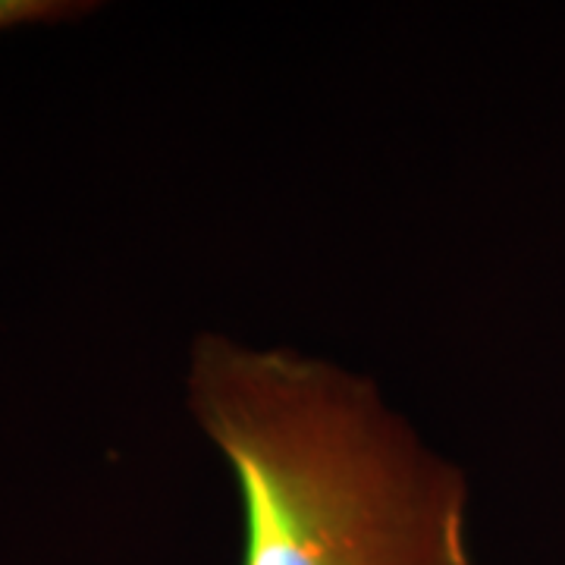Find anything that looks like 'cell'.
I'll list each match as a JSON object with an SVG mask.
<instances>
[{"label": "cell", "mask_w": 565, "mask_h": 565, "mask_svg": "<svg viewBox=\"0 0 565 565\" xmlns=\"http://www.w3.org/2000/svg\"><path fill=\"white\" fill-rule=\"evenodd\" d=\"M189 408L239 481L243 565H475L462 471L367 377L202 333Z\"/></svg>", "instance_id": "cell-1"}, {"label": "cell", "mask_w": 565, "mask_h": 565, "mask_svg": "<svg viewBox=\"0 0 565 565\" xmlns=\"http://www.w3.org/2000/svg\"><path fill=\"white\" fill-rule=\"evenodd\" d=\"M95 10V3L79 0H0V32L20 29V25H47L85 17Z\"/></svg>", "instance_id": "cell-2"}]
</instances>
